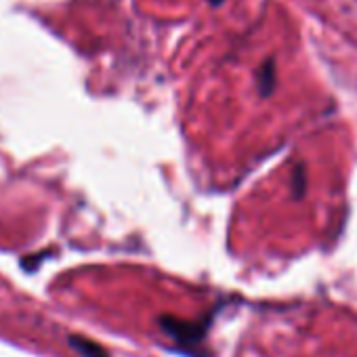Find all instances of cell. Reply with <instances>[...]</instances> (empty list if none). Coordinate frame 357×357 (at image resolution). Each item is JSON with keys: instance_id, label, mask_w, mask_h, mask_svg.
<instances>
[{"instance_id": "5", "label": "cell", "mask_w": 357, "mask_h": 357, "mask_svg": "<svg viewBox=\"0 0 357 357\" xmlns=\"http://www.w3.org/2000/svg\"><path fill=\"white\" fill-rule=\"evenodd\" d=\"M208 3H211L213 7H219V5H223V3H225V0H208Z\"/></svg>"}, {"instance_id": "3", "label": "cell", "mask_w": 357, "mask_h": 357, "mask_svg": "<svg viewBox=\"0 0 357 357\" xmlns=\"http://www.w3.org/2000/svg\"><path fill=\"white\" fill-rule=\"evenodd\" d=\"M257 84H259L261 95L267 97L273 93V86H275V63H273V59H267L263 63V68L259 70V76H257Z\"/></svg>"}, {"instance_id": "2", "label": "cell", "mask_w": 357, "mask_h": 357, "mask_svg": "<svg viewBox=\"0 0 357 357\" xmlns=\"http://www.w3.org/2000/svg\"><path fill=\"white\" fill-rule=\"evenodd\" d=\"M68 342H70V347H72L74 351H78V353L84 355V357H109V353L105 351V347H101L99 342L86 338V336L70 334Z\"/></svg>"}, {"instance_id": "4", "label": "cell", "mask_w": 357, "mask_h": 357, "mask_svg": "<svg viewBox=\"0 0 357 357\" xmlns=\"http://www.w3.org/2000/svg\"><path fill=\"white\" fill-rule=\"evenodd\" d=\"M292 190H294V196H303V192H305V170H303V166L294 168V172H292Z\"/></svg>"}, {"instance_id": "1", "label": "cell", "mask_w": 357, "mask_h": 357, "mask_svg": "<svg viewBox=\"0 0 357 357\" xmlns=\"http://www.w3.org/2000/svg\"><path fill=\"white\" fill-rule=\"evenodd\" d=\"M164 332L172 336L178 344H198L204 336V324L188 321V319H176L172 315H166L160 319Z\"/></svg>"}]
</instances>
